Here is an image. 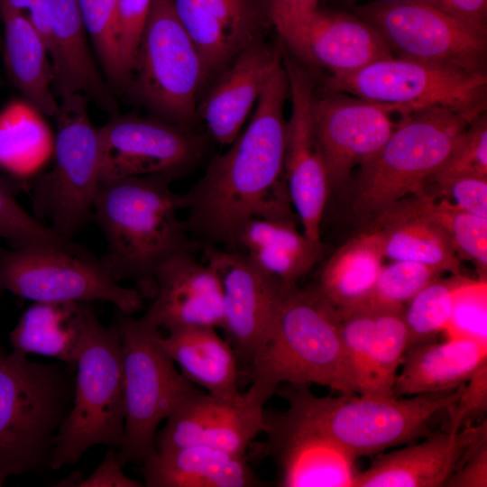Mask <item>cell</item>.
<instances>
[{
  "mask_svg": "<svg viewBox=\"0 0 487 487\" xmlns=\"http://www.w3.org/2000/svg\"><path fill=\"white\" fill-rule=\"evenodd\" d=\"M287 96L289 80L281 63L244 130L182 194L190 237L204 247L230 250L239 227L253 217L295 218L284 177Z\"/></svg>",
  "mask_w": 487,
  "mask_h": 487,
  "instance_id": "cell-1",
  "label": "cell"
},
{
  "mask_svg": "<svg viewBox=\"0 0 487 487\" xmlns=\"http://www.w3.org/2000/svg\"><path fill=\"white\" fill-rule=\"evenodd\" d=\"M163 176H139L101 181L93 218L107 249L101 258L112 278L127 280L143 299H152L156 275L171 257L193 251L187 222L180 219L182 194Z\"/></svg>",
  "mask_w": 487,
  "mask_h": 487,
  "instance_id": "cell-2",
  "label": "cell"
},
{
  "mask_svg": "<svg viewBox=\"0 0 487 487\" xmlns=\"http://www.w3.org/2000/svg\"><path fill=\"white\" fill-rule=\"evenodd\" d=\"M243 379L266 401L282 383L358 394L337 311L316 288L286 289L274 326L241 372Z\"/></svg>",
  "mask_w": 487,
  "mask_h": 487,
  "instance_id": "cell-3",
  "label": "cell"
},
{
  "mask_svg": "<svg viewBox=\"0 0 487 487\" xmlns=\"http://www.w3.org/2000/svg\"><path fill=\"white\" fill-rule=\"evenodd\" d=\"M76 366L32 361L0 346V487L51 469L53 440L69 414Z\"/></svg>",
  "mask_w": 487,
  "mask_h": 487,
  "instance_id": "cell-4",
  "label": "cell"
},
{
  "mask_svg": "<svg viewBox=\"0 0 487 487\" xmlns=\"http://www.w3.org/2000/svg\"><path fill=\"white\" fill-rule=\"evenodd\" d=\"M277 391L289 403L284 410L289 417L325 436L356 460L428 436L430 419L455 405L460 387L408 399L356 393L318 397L308 385L291 384Z\"/></svg>",
  "mask_w": 487,
  "mask_h": 487,
  "instance_id": "cell-5",
  "label": "cell"
},
{
  "mask_svg": "<svg viewBox=\"0 0 487 487\" xmlns=\"http://www.w3.org/2000/svg\"><path fill=\"white\" fill-rule=\"evenodd\" d=\"M469 124L438 107L402 116L378 153L359 168L357 215L375 218L409 197L426 195V183Z\"/></svg>",
  "mask_w": 487,
  "mask_h": 487,
  "instance_id": "cell-6",
  "label": "cell"
},
{
  "mask_svg": "<svg viewBox=\"0 0 487 487\" xmlns=\"http://www.w3.org/2000/svg\"><path fill=\"white\" fill-rule=\"evenodd\" d=\"M124 431L122 343L115 323L106 326L94 312L76 363L73 404L53 440L51 469L78 463L96 445L119 448Z\"/></svg>",
  "mask_w": 487,
  "mask_h": 487,
  "instance_id": "cell-7",
  "label": "cell"
},
{
  "mask_svg": "<svg viewBox=\"0 0 487 487\" xmlns=\"http://www.w3.org/2000/svg\"><path fill=\"white\" fill-rule=\"evenodd\" d=\"M114 322L123 348L124 435L116 458L124 467L156 451L160 423L198 389L177 370L159 327L117 309Z\"/></svg>",
  "mask_w": 487,
  "mask_h": 487,
  "instance_id": "cell-8",
  "label": "cell"
},
{
  "mask_svg": "<svg viewBox=\"0 0 487 487\" xmlns=\"http://www.w3.org/2000/svg\"><path fill=\"white\" fill-rule=\"evenodd\" d=\"M206 86L203 61L173 0H152L128 88L156 118L194 131Z\"/></svg>",
  "mask_w": 487,
  "mask_h": 487,
  "instance_id": "cell-9",
  "label": "cell"
},
{
  "mask_svg": "<svg viewBox=\"0 0 487 487\" xmlns=\"http://www.w3.org/2000/svg\"><path fill=\"white\" fill-rule=\"evenodd\" d=\"M51 168L33 184L32 206L37 219L71 239L93 218L100 184L98 128L87 114L88 98L78 93L60 95Z\"/></svg>",
  "mask_w": 487,
  "mask_h": 487,
  "instance_id": "cell-10",
  "label": "cell"
},
{
  "mask_svg": "<svg viewBox=\"0 0 487 487\" xmlns=\"http://www.w3.org/2000/svg\"><path fill=\"white\" fill-rule=\"evenodd\" d=\"M324 91L388 105L402 116L423 109L445 108L472 123L486 113L487 73L392 56L349 74L329 76Z\"/></svg>",
  "mask_w": 487,
  "mask_h": 487,
  "instance_id": "cell-11",
  "label": "cell"
},
{
  "mask_svg": "<svg viewBox=\"0 0 487 487\" xmlns=\"http://www.w3.org/2000/svg\"><path fill=\"white\" fill-rule=\"evenodd\" d=\"M354 14L372 26L395 57L487 73V33L427 0H375Z\"/></svg>",
  "mask_w": 487,
  "mask_h": 487,
  "instance_id": "cell-12",
  "label": "cell"
},
{
  "mask_svg": "<svg viewBox=\"0 0 487 487\" xmlns=\"http://www.w3.org/2000/svg\"><path fill=\"white\" fill-rule=\"evenodd\" d=\"M5 293L33 302H109L129 315L144 308L141 293L116 282L101 258L50 247L0 248V295Z\"/></svg>",
  "mask_w": 487,
  "mask_h": 487,
  "instance_id": "cell-13",
  "label": "cell"
},
{
  "mask_svg": "<svg viewBox=\"0 0 487 487\" xmlns=\"http://www.w3.org/2000/svg\"><path fill=\"white\" fill-rule=\"evenodd\" d=\"M98 128L100 182L139 176L174 180L207 151L205 135L159 118L113 115Z\"/></svg>",
  "mask_w": 487,
  "mask_h": 487,
  "instance_id": "cell-14",
  "label": "cell"
},
{
  "mask_svg": "<svg viewBox=\"0 0 487 487\" xmlns=\"http://www.w3.org/2000/svg\"><path fill=\"white\" fill-rule=\"evenodd\" d=\"M207 262L222 287L221 329L242 372L271 333L286 289L257 268L243 253L222 247H204Z\"/></svg>",
  "mask_w": 487,
  "mask_h": 487,
  "instance_id": "cell-15",
  "label": "cell"
},
{
  "mask_svg": "<svg viewBox=\"0 0 487 487\" xmlns=\"http://www.w3.org/2000/svg\"><path fill=\"white\" fill-rule=\"evenodd\" d=\"M282 63L291 101L287 120L284 177L302 232L314 241H321L320 225L331 189L312 124L315 82L310 73L289 55L284 47Z\"/></svg>",
  "mask_w": 487,
  "mask_h": 487,
  "instance_id": "cell-16",
  "label": "cell"
},
{
  "mask_svg": "<svg viewBox=\"0 0 487 487\" xmlns=\"http://www.w3.org/2000/svg\"><path fill=\"white\" fill-rule=\"evenodd\" d=\"M393 113L399 112L391 106L345 93L315 96L312 124L330 189L378 153L396 127Z\"/></svg>",
  "mask_w": 487,
  "mask_h": 487,
  "instance_id": "cell-17",
  "label": "cell"
},
{
  "mask_svg": "<svg viewBox=\"0 0 487 487\" xmlns=\"http://www.w3.org/2000/svg\"><path fill=\"white\" fill-rule=\"evenodd\" d=\"M265 441L252 443L253 456H271L283 487H353L355 459L284 410L264 409ZM249 447V448H250Z\"/></svg>",
  "mask_w": 487,
  "mask_h": 487,
  "instance_id": "cell-18",
  "label": "cell"
},
{
  "mask_svg": "<svg viewBox=\"0 0 487 487\" xmlns=\"http://www.w3.org/2000/svg\"><path fill=\"white\" fill-rule=\"evenodd\" d=\"M205 68L207 85L271 25L262 0H173Z\"/></svg>",
  "mask_w": 487,
  "mask_h": 487,
  "instance_id": "cell-19",
  "label": "cell"
},
{
  "mask_svg": "<svg viewBox=\"0 0 487 487\" xmlns=\"http://www.w3.org/2000/svg\"><path fill=\"white\" fill-rule=\"evenodd\" d=\"M281 63V44L262 38L244 49L209 83L198 103V115L220 145H230L240 133L268 79Z\"/></svg>",
  "mask_w": 487,
  "mask_h": 487,
  "instance_id": "cell-20",
  "label": "cell"
},
{
  "mask_svg": "<svg viewBox=\"0 0 487 487\" xmlns=\"http://www.w3.org/2000/svg\"><path fill=\"white\" fill-rule=\"evenodd\" d=\"M156 292L142 316L167 331L190 326L220 328L223 325V292L220 280L207 263L192 251L169 259L156 275Z\"/></svg>",
  "mask_w": 487,
  "mask_h": 487,
  "instance_id": "cell-21",
  "label": "cell"
},
{
  "mask_svg": "<svg viewBox=\"0 0 487 487\" xmlns=\"http://www.w3.org/2000/svg\"><path fill=\"white\" fill-rule=\"evenodd\" d=\"M450 427L430 433L420 443L378 455L370 467L357 473L353 487H442L456 469L464 453L485 427Z\"/></svg>",
  "mask_w": 487,
  "mask_h": 487,
  "instance_id": "cell-22",
  "label": "cell"
},
{
  "mask_svg": "<svg viewBox=\"0 0 487 487\" xmlns=\"http://www.w3.org/2000/svg\"><path fill=\"white\" fill-rule=\"evenodd\" d=\"M294 56L340 76L392 57L380 33L354 14L318 10L307 24Z\"/></svg>",
  "mask_w": 487,
  "mask_h": 487,
  "instance_id": "cell-23",
  "label": "cell"
},
{
  "mask_svg": "<svg viewBox=\"0 0 487 487\" xmlns=\"http://www.w3.org/2000/svg\"><path fill=\"white\" fill-rule=\"evenodd\" d=\"M52 20L49 51L53 82L59 95L78 93L115 115L113 89L92 57L78 0H47Z\"/></svg>",
  "mask_w": 487,
  "mask_h": 487,
  "instance_id": "cell-24",
  "label": "cell"
},
{
  "mask_svg": "<svg viewBox=\"0 0 487 487\" xmlns=\"http://www.w3.org/2000/svg\"><path fill=\"white\" fill-rule=\"evenodd\" d=\"M230 250L285 286L297 285L324 254L322 242L299 232L295 218H251L237 230Z\"/></svg>",
  "mask_w": 487,
  "mask_h": 487,
  "instance_id": "cell-25",
  "label": "cell"
},
{
  "mask_svg": "<svg viewBox=\"0 0 487 487\" xmlns=\"http://www.w3.org/2000/svg\"><path fill=\"white\" fill-rule=\"evenodd\" d=\"M147 487H258L265 483L239 456L208 445L154 452L139 470Z\"/></svg>",
  "mask_w": 487,
  "mask_h": 487,
  "instance_id": "cell-26",
  "label": "cell"
},
{
  "mask_svg": "<svg viewBox=\"0 0 487 487\" xmlns=\"http://www.w3.org/2000/svg\"><path fill=\"white\" fill-rule=\"evenodd\" d=\"M393 387L395 397L453 391L487 363V344L450 337L407 348Z\"/></svg>",
  "mask_w": 487,
  "mask_h": 487,
  "instance_id": "cell-27",
  "label": "cell"
},
{
  "mask_svg": "<svg viewBox=\"0 0 487 487\" xmlns=\"http://www.w3.org/2000/svg\"><path fill=\"white\" fill-rule=\"evenodd\" d=\"M88 302H34L10 334L14 349L76 366L91 315Z\"/></svg>",
  "mask_w": 487,
  "mask_h": 487,
  "instance_id": "cell-28",
  "label": "cell"
},
{
  "mask_svg": "<svg viewBox=\"0 0 487 487\" xmlns=\"http://www.w3.org/2000/svg\"><path fill=\"white\" fill-rule=\"evenodd\" d=\"M161 344L185 378L224 400L241 394V371L234 349L216 328L190 326L168 331Z\"/></svg>",
  "mask_w": 487,
  "mask_h": 487,
  "instance_id": "cell-29",
  "label": "cell"
},
{
  "mask_svg": "<svg viewBox=\"0 0 487 487\" xmlns=\"http://www.w3.org/2000/svg\"><path fill=\"white\" fill-rule=\"evenodd\" d=\"M384 258L427 264L460 274L461 262L449 237L434 220L402 200L374 218Z\"/></svg>",
  "mask_w": 487,
  "mask_h": 487,
  "instance_id": "cell-30",
  "label": "cell"
},
{
  "mask_svg": "<svg viewBox=\"0 0 487 487\" xmlns=\"http://www.w3.org/2000/svg\"><path fill=\"white\" fill-rule=\"evenodd\" d=\"M5 32L3 47L8 74L23 99L41 114L56 116L59 103L52 92L50 57L24 12L0 8Z\"/></svg>",
  "mask_w": 487,
  "mask_h": 487,
  "instance_id": "cell-31",
  "label": "cell"
},
{
  "mask_svg": "<svg viewBox=\"0 0 487 487\" xmlns=\"http://www.w3.org/2000/svg\"><path fill=\"white\" fill-rule=\"evenodd\" d=\"M383 259L377 234L368 229L328 258L315 288L337 311L364 304L372 293Z\"/></svg>",
  "mask_w": 487,
  "mask_h": 487,
  "instance_id": "cell-32",
  "label": "cell"
},
{
  "mask_svg": "<svg viewBox=\"0 0 487 487\" xmlns=\"http://www.w3.org/2000/svg\"><path fill=\"white\" fill-rule=\"evenodd\" d=\"M54 137L42 114L24 99L0 112V169L24 179L35 176L52 156Z\"/></svg>",
  "mask_w": 487,
  "mask_h": 487,
  "instance_id": "cell-33",
  "label": "cell"
},
{
  "mask_svg": "<svg viewBox=\"0 0 487 487\" xmlns=\"http://www.w3.org/2000/svg\"><path fill=\"white\" fill-rule=\"evenodd\" d=\"M371 304L374 307L373 329L359 394L394 396L397 370L408 347L405 306Z\"/></svg>",
  "mask_w": 487,
  "mask_h": 487,
  "instance_id": "cell-34",
  "label": "cell"
},
{
  "mask_svg": "<svg viewBox=\"0 0 487 487\" xmlns=\"http://www.w3.org/2000/svg\"><path fill=\"white\" fill-rule=\"evenodd\" d=\"M265 404L252 387L232 400L211 395L202 444L246 456L251 444L263 432Z\"/></svg>",
  "mask_w": 487,
  "mask_h": 487,
  "instance_id": "cell-35",
  "label": "cell"
},
{
  "mask_svg": "<svg viewBox=\"0 0 487 487\" xmlns=\"http://www.w3.org/2000/svg\"><path fill=\"white\" fill-rule=\"evenodd\" d=\"M418 210L437 223L449 237L456 253L477 267L482 279L487 271V218L468 213L449 200L433 196L412 197Z\"/></svg>",
  "mask_w": 487,
  "mask_h": 487,
  "instance_id": "cell-36",
  "label": "cell"
},
{
  "mask_svg": "<svg viewBox=\"0 0 487 487\" xmlns=\"http://www.w3.org/2000/svg\"><path fill=\"white\" fill-rule=\"evenodd\" d=\"M465 278L461 274H452L447 279L440 277L405 305L403 316L408 330V347L432 342L437 334L446 330L456 292Z\"/></svg>",
  "mask_w": 487,
  "mask_h": 487,
  "instance_id": "cell-37",
  "label": "cell"
},
{
  "mask_svg": "<svg viewBox=\"0 0 487 487\" xmlns=\"http://www.w3.org/2000/svg\"><path fill=\"white\" fill-rule=\"evenodd\" d=\"M0 239L10 248L50 247L83 258L93 254L72 239H66L29 214L16 200L9 183L0 178Z\"/></svg>",
  "mask_w": 487,
  "mask_h": 487,
  "instance_id": "cell-38",
  "label": "cell"
},
{
  "mask_svg": "<svg viewBox=\"0 0 487 487\" xmlns=\"http://www.w3.org/2000/svg\"><path fill=\"white\" fill-rule=\"evenodd\" d=\"M78 5L106 81L113 90L127 89L116 37V0H78Z\"/></svg>",
  "mask_w": 487,
  "mask_h": 487,
  "instance_id": "cell-39",
  "label": "cell"
},
{
  "mask_svg": "<svg viewBox=\"0 0 487 487\" xmlns=\"http://www.w3.org/2000/svg\"><path fill=\"white\" fill-rule=\"evenodd\" d=\"M487 177V116L480 115L457 138L449 154L428 179L437 187L455 179Z\"/></svg>",
  "mask_w": 487,
  "mask_h": 487,
  "instance_id": "cell-40",
  "label": "cell"
},
{
  "mask_svg": "<svg viewBox=\"0 0 487 487\" xmlns=\"http://www.w3.org/2000/svg\"><path fill=\"white\" fill-rule=\"evenodd\" d=\"M443 273L442 270L427 264L393 261L382 267L367 302L405 306L418 292Z\"/></svg>",
  "mask_w": 487,
  "mask_h": 487,
  "instance_id": "cell-41",
  "label": "cell"
},
{
  "mask_svg": "<svg viewBox=\"0 0 487 487\" xmlns=\"http://www.w3.org/2000/svg\"><path fill=\"white\" fill-rule=\"evenodd\" d=\"M486 279L465 278L458 289L446 330L450 337H468L487 344Z\"/></svg>",
  "mask_w": 487,
  "mask_h": 487,
  "instance_id": "cell-42",
  "label": "cell"
},
{
  "mask_svg": "<svg viewBox=\"0 0 487 487\" xmlns=\"http://www.w3.org/2000/svg\"><path fill=\"white\" fill-rule=\"evenodd\" d=\"M152 0H116V37L122 66L129 84Z\"/></svg>",
  "mask_w": 487,
  "mask_h": 487,
  "instance_id": "cell-43",
  "label": "cell"
},
{
  "mask_svg": "<svg viewBox=\"0 0 487 487\" xmlns=\"http://www.w3.org/2000/svg\"><path fill=\"white\" fill-rule=\"evenodd\" d=\"M320 0H262L271 25L280 36L282 46L296 52L302 33L319 10Z\"/></svg>",
  "mask_w": 487,
  "mask_h": 487,
  "instance_id": "cell-44",
  "label": "cell"
},
{
  "mask_svg": "<svg viewBox=\"0 0 487 487\" xmlns=\"http://www.w3.org/2000/svg\"><path fill=\"white\" fill-rule=\"evenodd\" d=\"M487 410V363L460 387L459 397L448 410L450 427L462 428L465 422L476 418Z\"/></svg>",
  "mask_w": 487,
  "mask_h": 487,
  "instance_id": "cell-45",
  "label": "cell"
},
{
  "mask_svg": "<svg viewBox=\"0 0 487 487\" xmlns=\"http://www.w3.org/2000/svg\"><path fill=\"white\" fill-rule=\"evenodd\" d=\"M445 486H487V426L465 450Z\"/></svg>",
  "mask_w": 487,
  "mask_h": 487,
  "instance_id": "cell-46",
  "label": "cell"
},
{
  "mask_svg": "<svg viewBox=\"0 0 487 487\" xmlns=\"http://www.w3.org/2000/svg\"><path fill=\"white\" fill-rule=\"evenodd\" d=\"M457 207L487 218V177L468 176L455 179L438 187Z\"/></svg>",
  "mask_w": 487,
  "mask_h": 487,
  "instance_id": "cell-47",
  "label": "cell"
},
{
  "mask_svg": "<svg viewBox=\"0 0 487 487\" xmlns=\"http://www.w3.org/2000/svg\"><path fill=\"white\" fill-rule=\"evenodd\" d=\"M142 482L129 478L116 458L115 447H110L103 462L87 478L79 480L77 487H142Z\"/></svg>",
  "mask_w": 487,
  "mask_h": 487,
  "instance_id": "cell-48",
  "label": "cell"
},
{
  "mask_svg": "<svg viewBox=\"0 0 487 487\" xmlns=\"http://www.w3.org/2000/svg\"><path fill=\"white\" fill-rule=\"evenodd\" d=\"M446 12L487 33V0H427Z\"/></svg>",
  "mask_w": 487,
  "mask_h": 487,
  "instance_id": "cell-49",
  "label": "cell"
},
{
  "mask_svg": "<svg viewBox=\"0 0 487 487\" xmlns=\"http://www.w3.org/2000/svg\"><path fill=\"white\" fill-rule=\"evenodd\" d=\"M25 10L29 22L49 54L52 41V20L47 0H30Z\"/></svg>",
  "mask_w": 487,
  "mask_h": 487,
  "instance_id": "cell-50",
  "label": "cell"
},
{
  "mask_svg": "<svg viewBox=\"0 0 487 487\" xmlns=\"http://www.w3.org/2000/svg\"><path fill=\"white\" fill-rule=\"evenodd\" d=\"M30 0H0V8L15 12H23Z\"/></svg>",
  "mask_w": 487,
  "mask_h": 487,
  "instance_id": "cell-51",
  "label": "cell"
},
{
  "mask_svg": "<svg viewBox=\"0 0 487 487\" xmlns=\"http://www.w3.org/2000/svg\"><path fill=\"white\" fill-rule=\"evenodd\" d=\"M2 45H3V41H2V39L0 37V48L2 47Z\"/></svg>",
  "mask_w": 487,
  "mask_h": 487,
  "instance_id": "cell-52",
  "label": "cell"
}]
</instances>
